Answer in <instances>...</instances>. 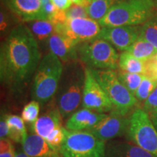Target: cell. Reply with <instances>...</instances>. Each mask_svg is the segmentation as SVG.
I'll return each instance as SVG.
<instances>
[{
    "label": "cell",
    "instance_id": "obj_1",
    "mask_svg": "<svg viewBox=\"0 0 157 157\" xmlns=\"http://www.w3.org/2000/svg\"><path fill=\"white\" fill-rule=\"evenodd\" d=\"M39 44L25 23L14 27L2 43L0 80L9 93H25L41 61Z\"/></svg>",
    "mask_w": 157,
    "mask_h": 157
},
{
    "label": "cell",
    "instance_id": "obj_2",
    "mask_svg": "<svg viewBox=\"0 0 157 157\" xmlns=\"http://www.w3.org/2000/svg\"><path fill=\"white\" fill-rule=\"evenodd\" d=\"M86 66L79 59L65 63L54 99L63 119H68L82 105Z\"/></svg>",
    "mask_w": 157,
    "mask_h": 157
},
{
    "label": "cell",
    "instance_id": "obj_3",
    "mask_svg": "<svg viewBox=\"0 0 157 157\" xmlns=\"http://www.w3.org/2000/svg\"><path fill=\"white\" fill-rule=\"evenodd\" d=\"M63 67V62L52 52L42 57L32 80L31 95L34 101L44 106L54 99Z\"/></svg>",
    "mask_w": 157,
    "mask_h": 157
},
{
    "label": "cell",
    "instance_id": "obj_4",
    "mask_svg": "<svg viewBox=\"0 0 157 157\" xmlns=\"http://www.w3.org/2000/svg\"><path fill=\"white\" fill-rule=\"evenodd\" d=\"M154 0H121L98 21L101 27L144 24L155 14Z\"/></svg>",
    "mask_w": 157,
    "mask_h": 157
},
{
    "label": "cell",
    "instance_id": "obj_5",
    "mask_svg": "<svg viewBox=\"0 0 157 157\" xmlns=\"http://www.w3.org/2000/svg\"><path fill=\"white\" fill-rule=\"evenodd\" d=\"M78 58L90 69L116 70L119 56L113 45L102 39H95L77 44Z\"/></svg>",
    "mask_w": 157,
    "mask_h": 157
},
{
    "label": "cell",
    "instance_id": "obj_6",
    "mask_svg": "<svg viewBox=\"0 0 157 157\" xmlns=\"http://www.w3.org/2000/svg\"><path fill=\"white\" fill-rule=\"evenodd\" d=\"M91 71L113 103L114 111L121 115L127 116L136 106V98L121 83L115 70Z\"/></svg>",
    "mask_w": 157,
    "mask_h": 157
},
{
    "label": "cell",
    "instance_id": "obj_7",
    "mask_svg": "<svg viewBox=\"0 0 157 157\" xmlns=\"http://www.w3.org/2000/svg\"><path fill=\"white\" fill-rule=\"evenodd\" d=\"M105 142L87 131L68 130L60 151L62 157H105Z\"/></svg>",
    "mask_w": 157,
    "mask_h": 157
},
{
    "label": "cell",
    "instance_id": "obj_8",
    "mask_svg": "<svg viewBox=\"0 0 157 157\" xmlns=\"http://www.w3.org/2000/svg\"><path fill=\"white\" fill-rule=\"evenodd\" d=\"M127 135L129 140L157 157V130L141 108H135L129 117Z\"/></svg>",
    "mask_w": 157,
    "mask_h": 157
},
{
    "label": "cell",
    "instance_id": "obj_9",
    "mask_svg": "<svg viewBox=\"0 0 157 157\" xmlns=\"http://www.w3.org/2000/svg\"><path fill=\"white\" fill-rule=\"evenodd\" d=\"M85 73L82 107L102 113H110L113 111L114 107L113 103L93 76L91 69L86 67Z\"/></svg>",
    "mask_w": 157,
    "mask_h": 157
},
{
    "label": "cell",
    "instance_id": "obj_10",
    "mask_svg": "<svg viewBox=\"0 0 157 157\" xmlns=\"http://www.w3.org/2000/svg\"><path fill=\"white\" fill-rule=\"evenodd\" d=\"M98 21L90 17L67 19L64 24L56 25V31L62 33L77 45L97 39L101 31Z\"/></svg>",
    "mask_w": 157,
    "mask_h": 157
},
{
    "label": "cell",
    "instance_id": "obj_11",
    "mask_svg": "<svg viewBox=\"0 0 157 157\" xmlns=\"http://www.w3.org/2000/svg\"><path fill=\"white\" fill-rule=\"evenodd\" d=\"M126 117L127 116L121 115L113 110L107 113L106 117L97 124L86 131L105 142L114 140L117 137L127 135L129 124V118Z\"/></svg>",
    "mask_w": 157,
    "mask_h": 157
},
{
    "label": "cell",
    "instance_id": "obj_12",
    "mask_svg": "<svg viewBox=\"0 0 157 157\" xmlns=\"http://www.w3.org/2000/svg\"><path fill=\"white\" fill-rule=\"evenodd\" d=\"M142 25L102 27L98 38L104 39L115 48L127 51L140 36Z\"/></svg>",
    "mask_w": 157,
    "mask_h": 157
},
{
    "label": "cell",
    "instance_id": "obj_13",
    "mask_svg": "<svg viewBox=\"0 0 157 157\" xmlns=\"http://www.w3.org/2000/svg\"><path fill=\"white\" fill-rule=\"evenodd\" d=\"M7 7L23 22L44 20L41 0H3Z\"/></svg>",
    "mask_w": 157,
    "mask_h": 157
},
{
    "label": "cell",
    "instance_id": "obj_14",
    "mask_svg": "<svg viewBox=\"0 0 157 157\" xmlns=\"http://www.w3.org/2000/svg\"><path fill=\"white\" fill-rule=\"evenodd\" d=\"M50 52L64 63L78 60L77 45L62 33L55 31L48 41Z\"/></svg>",
    "mask_w": 157,
    "mask_h": 157
},
{
    "label": "cell",
    "instance_id": "obj_15",
    "mask_svg": "<svg viewBox=\"0 0 157 157\" xmlns=\"http://www.w3.org/2000/svg\"><path fill=\"white\" fill-rule=\"evenodd\" d=\"M62 116L56 103L49 106L46 111L39 116L34 124L31 126L35 134L45 139L57 127L62 126Z\"/></svg>",
    "mask_w": 157,
    "mask_h": 157
},
{
    "label": "cell",
    "instance_id": "obj_16",
    "mask_svg": "<svg viewBox=\"0 0 157 157\" xmlns=\"http://www.w3.org/2000/svg\"><path fill=\"white\" fill-rule=\"evenodd\" d=\"M106 115L107 113H98L82 108L67 119L66 128L70 131H86L97 124Z\"/></svg>",
    "mask_w": 157,
    "mask_h": 157
},
{
    "label": "cell",
    "instance_id": "obj_17",
    "mask_svg": "<svg viewBox=\"0 0 157 157\" xmlns=\"http://www.w3.org/2000/svg\"><path fill=\"white\" fill-rule=\"evenodd\" d=\"M105 157H156L132 141L109 140L105 143Z\"/></svg>",
    "mask_w": 157,
    "mask_h": 157
},
{
    "label": "cell",
    "instance_id": "obj_18",
    "mask_svg": "<svg viewBox=\"0 0 157 157\" xmlns=\"http://www.w3.org/2000/svg\"><path fill=\"white\" fill-rule=\"evenodd\" d=\"M22 146L23 151L30 157H62L58 150L35 133L28 135Z\"/></svg>",
    "mask_w": 157,
    "mask_h": 157
},
{
    "label": "cell",
    "instance_id": "obj_19",
    "mask_svg": "<svg viewBox=\"0 0 157 157\" xmlns=\"http://www.w3.org/2000/svg\"><path fill=\"white\" fill-rule=\"evenodd\" d=\"M26 25L30 29L38 44H48V41L56 29V25L49 20H36L27 22Z\"/></svg>",
    "mask_w": 157,
    "mask_h": 157
},
{
    "label": "cell",
    "instance_id": "obj_20",
    "mask_svg": "<svg viewBox=\"0 0 157 157\" xmlns=\"http://www.w3.org/2000/svg\"><path fill=\"white\" fill-rule=\"evenodd\" d=\"M5 117L8 125L9 138L13 142L23 145L28 137V134L22 117L13 114L5 115Z\"/></svg>",
    "mask_w": 157,
    "mask_h": 157
},
{
    "label": "cell",
    "instance_id": "obj_21",
    "mask_svg": "<svg viewBox=\"0 0 157 157\" xmlns=\"http://www.w3.org/2000/svg\"><path fill=\"white\" fill-rule=\"evenodd\" d=\"M127 52L143 62L150 60L157 55L156 49L140 36L129 47Z\"/></svg>",
    "mask_w": 157,
    "mask_h": 157
},
{
    "label": "cell",
    "instance_id": "obj_22",
    "mask_svg": "<svg viewBox=\"0 0 157 157\" xmlns=\"http://www.w3.org/2000/svg\"><path fill=\"white\" fill-rule=\"evenodd\" d=\"M119 68L129 73L146 74V62L136 58L127 51L121 52L119 56Z\"/></svg>",
    "mask_w": 157,
    "mask_h": 157
},
{
    "label": "cell",
    "instance_id": "obj_23",
    "mask_svg": "<svg viewBox=\"0 0 157 157\" xmlns=\"http://www.w3.org/2000/svg\"><path fill=\"white\" fill-rule=\"evenodd\" d=\"M121 0H89L87 13L90 18L99 21L116 3Z\"/></svg>",
    "mask_w": 157,
    "mask_h": 157
},
{
    "label": "cell",
    "instance_id": "obj_24",
    "mask_svg": "<svg viewBox=\"0 0 157 157\" xmlns=\"http://www.w3.org/2000/svg\"><path fill=\"white\" fill-rule=\"evenodd\" d=\"M117 74L121 83L134 95L145 76L143 74L129 73L119 68L117 71Z\"/></svg>",
    "mask_w": 157,
    "mask_h": 157
},
{
    "label": "cell",
    "instance_id": "obj_25",
    "mask_svg": "<svg viewBox=\"0 0 157 157\" xmlns=\"http://www.w3.org/2000/svg\"><path fill=\"white\" fill-rule=\"evenodd\" d=\"M140 36L151 43L157 50V13L142 25Z\"/></svg>",
    "mask_w": 157,
    "mask_h": 157
},
{
    "label": "cell",
    "instance_id": "obj_26",
    "mask_svg": "<svg viewBox=\"0 0 157 157\" xmlns=\"http://www.w3.org/2000/svg\"><path fill=\"white\" fill-rule=\"evenodd\" d=\"M157 86V81L145 76L135 94L137 101L144 103Z\"/></svg>",
    "mask_w": 157,
    "mask_h": 157
},
{
    "label": "cell",
    "instance_id": "obj_27",
    "mask_svg": "<svg viewBox=\"0 0 157 157\" xmlns=\"http://www.w3.org/2000/svg\"><path fill=\"white\" fill-rule=\"evenodd\" d=\"M40 105L38 101L34 100L25 105L21 113V117L24 122L29 124L31 126L34 124L39 118Z\"/></svg>",
    "mask_w": 157,
    "mask_h": 157
},
{
    "label": "cell",
    "instance_id": "obj_28",
    "mask_svg": "<svg viewBox=\"0 0 157 157\" xmlns=\"http://www.w3.org/2000/svg\"><path fill=\"white\" fill-rule=\"evenodd\" d=\"M68 129L63 126L57 127L53 131H52L48 137L44 139L51 146L57 150H60V147L63 143Z\"/></svg>",
    "mask_w": 157,
    "mask_h": 157
},
{
    "label": "cell",
    "instance_id": "obj_29",
    "mask_svg": "<svg viewBox=\"0 0 157 157\" xmlns=\"http://www.w3.org/2000/svg\"><path fill=\"white\" fill-rule=\"evenodd\" d=\"M68 19L78 17H90L87 13V7L83 5L74 4L66 10Z\"/></svg>",
    "mask_w": 157,
    "mask_h": 157
},
{
    "label": "cell",
    "instance_id": "obj_30",
    "mask_svg": "<svg viewBox=\"0 0 157 157\" xmlns=\"http://www.w3.org/2000/svg\"><path fill=\"white\" fill-rule=\"evenodd\" d=\"M142 109L148 113V115L157 112V86L146 101L143 103Z\"/></svg>",
    "mask_w": 157,
    "mask_h": 157
},
{
    "label": "cell",
    "instance_id": "obj_31",
    "mask_svg": "<svg viewBox=\"0 0 157 157\" xmlns=\"http://www.w3.org/2000/svg\"><path fill=\"white\" fill-rule=\"evenodd\" d=\"M15 147L10 139L0 140V157H15Z\"/></svg>",
    "mask_w": 157,
    "mask_h": 157
},
{
    "label": "cell",
    "instance_id": "obj_32",
    "mask_svg": "<svg viewBox=\"0 0 157 157\" xmlns=\"http://www.w3.org/2000/svg\"><path fill=\"white\" fill-rule=\"evenodd\" d=\"M146 74L145 76L157 81V55L146 61Z\"/></svg>",
    "mask_w": 157,
    "mask_h": 157
},
{
    "label": "cell",
    "instance_id": "obj_33",
    "mask_svg": "<svg viewBox=\"0 0 157 157\" xmlns=\"http://www.w3.org/2000/svg\"><path fill=\"white\" fill-rule=\"evenodd\" d=\"M0 138L1 140L9 138V128L5 115L2 116L1 120H0Z\"/></svg>",
    "mask_w": 157,
    "mask_h": 157
},
{
    "label": "cell",
    "instance_id": "obj_34",
    "mask_svg": "<svg viewBox=\"0 0 157 157\" xmlns=\"http://www.w3.org/2000/svg\"><path fill=\"white\" fill-rule=\"evenodd\" d=\"M51 2L60 10H66L72 5V2L71 0H51Z\"/></svg>",
    "mask_w": 157,
    "mask_h": 157
},
{
    "label": "cell",
    "instance_id": "obj_35",
    "mask_svg": "<svg viewBox=\"0 0 157 157\" xmlns=\"http://www.w3.org/2000/svg\"><path fill=\"white\" fill-rule=\"evenodd\" d=\"M8 17L6 15L5 12H4L2 10H1L0 13V29H1V32H5L6 29H7L8 26Z\"/></svg>",
    "mask_w": 157,
    "mask_h": 157
},
{
    "label": "cell",
    "instance_id": "obj_36",
    "mask_svg": "<svg viewBox=\"0 0 157 157\" xmlns=\"http://www.w3.org/2000/svg\"><path fill=\"white\" fill-rule=\"evenodd\" d=\"M148 116H149V117H150L151 120V121H152L153 124L154 125L155 128H156L157 130V112L152 113V114L148 115Z\"/></svg>",
    "mask_w": 157,
    "mask_h": 157
},
{
    "label": "cell",
    "instance_id": "obj_37",
    "mask_svg": "<svg viewBox=\"0 0 157 157\" xmlns=\"http://www.w3.org/2000/svg\"><path fill=\"white\" fill-rule=\"evenodd\" d=\"M72 3L74 4H79V5H83L87 7L88 4H89V0H71Z\"/></svg>",
    "mask_w": 157,
    "mask_h": 157
},
{
    "label": "cell",
    "instance_id": "obj_38",
    "mask_svg": "<svg viewBox=\"0 0 157 157\" xmlns=\"http://www.w3.org/2000/svg\"><path fill=\"white\" fill-rule=\"evenodd\" d=\"M15 157H30L29 155H27L24 151L23 152H19L15 155Z\"/></svg>",
    "mask_w": 157,
    "mask_h": 157
}]
</instances>
